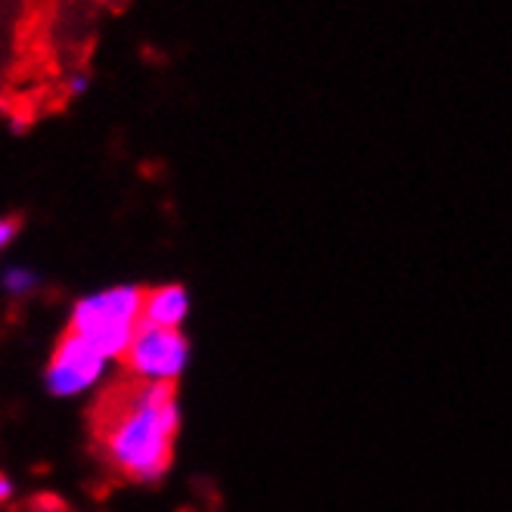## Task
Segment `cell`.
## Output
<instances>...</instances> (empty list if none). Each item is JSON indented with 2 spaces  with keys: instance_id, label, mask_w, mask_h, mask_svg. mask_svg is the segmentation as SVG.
I'll list each match as a JSON object with an SVG mask.
<instances>
[{
  "instance_id": "obj_8",
  "label": "cell",
  "mask_w": 512,
  "mask_h": 512,
  "mask_svg": "<svg viewBox=\"0 0 512 512\" xmlns=\"http://www.w3.org/2000/svg\"><path fill=\"white\" fill-rule=\"evenodd\" d=\"M16 239H19V221L10 215H0V258L13 249Z\"/></svg>"
},
{
  "instance_id": "obj_9",
  "label": "cell",
  "mask_w": 512,
  "mask_h": 512,
  "mask_svg": "<svg viewBox=\"0 0 512 512\" xmlns=\"http://www.w3.org/2000/svg\"><path fill=\"white\" fill-rule=\"evenodd\" d=\"M13 494H16V485H13V478L0 469V506H7L10 500H13Z\"/></svg>"
},
{
  "instance_id": "obj_6",
  "label": "cell",
  "mask_w": 512,
  "mask_h": 512,
  "mask_svg": "<svg viewBox=\"0 0 512 512\" xmlns=\"http://www.w3.org/2000/svg\"><path fill=\"white\" fill-rule=\"evenodd\" d=\"M41 274L32 264H7L0 270V292L10 301H28L41 292Z\"/></svg>"
},
{
  "instance_id": "obj_3",
  "label": "cell",
  "mask_w": 512,
  "mask_h": 512,
  "mask_svg": "<svg viewBox=\"0 0 512 512\" xmlns=\"http://www.w3.org/2000/svg\"><path fill=\"white\" fill-rule=\"evenodd\" d=\"M190 360H193V345L184 329L140 326L122 357V364L131 382L174 388L190 370Z\"/></svg>"
},
{
  "instance_id": "obj_7",
  "label": "cell",
  "mask_w": 512,
  "mask_h": 512,
  "mask_svg": "<svg viewBox=\"0 0 512 512\" xmlns=\"http://www.w3.org/2000/svg\"><path fill=\"white\" fill-rule=\"evenodd\" d=\"M90 87H94V75H90L87 69H75V72L66 78V94H69L72 100L87 97V94H90Z\"/></svg>"
},
{
  "instance_id": "obj_5",
  "label": "cell",
  "mask_w": 512,
  "mask_h": 512,
  "mask_svg": "<svg viewBox=\"0 0 512 512\" xmlns=\"http://www.w3.org/2000/svg\"><path fill=\"white\" fill-rule=\"evenodd\" d=\"M193 311V298L187 286L180 283H159L143 289V326L159 329H184Z\"/></svg>"
},
{
  "instance_id": "obj_4",
  "label": "cell",
  "mask_w": 512,
  "mask_h": 512,
  "mask_svg": "<svg viewBox=\"0 0 512 512\" xmlns=\"http://www.w3.org/2000/svg\"><path fill=\"white\" fill-rule=\"evenodd\" d=\"M112 360L100 354L90 342H84L75 333H66L56 339L47 367H44V388L59 401H78L94 395L97 388H103L109 376Z\"/></svg>"
},
{
  "instance_id": "obj_2",
  "label": "cell",
  "mask_w": 512,
  "mask_h": 512,
  "mask_svg": "<svg viewBox=\"0 0 512 512\" xmlns=\"http://www.w3.org/2000/svg\"><path fill=\"white\" fill-rule=\"evenodd\" d=\"M140 326H143V286L115 283L75 298L66 329L90 342L115 364V360L125 357Z\"/></svg>"
},
{
  "instance_id": "obj_1",
  "label": "cell",
  "mask_w": 512,
  "mask_h": 512,
  "mask_svg": "<svg viewBox=\"0 0 512 512\" xmlns=\"http://www.w3.org/2000/svg\"><path fill=\"white\" fill-rule=\"evenodd\" d=\"M184 426L177 388L128 382L109 395L97 423L103 466L134 485H159L168 475Z\"/></svg>"
}]
</instances>
